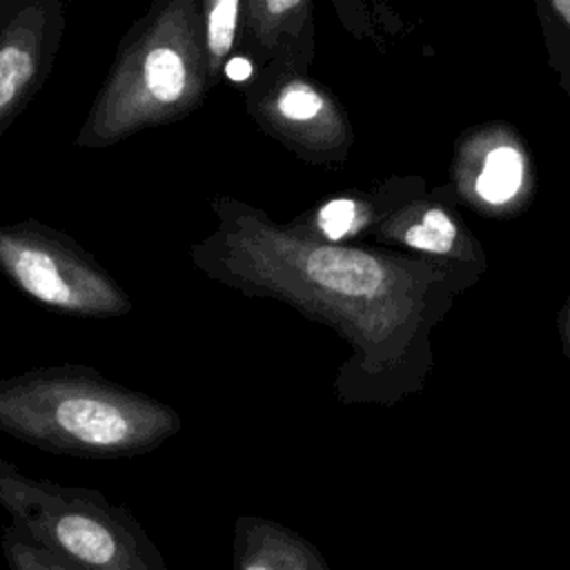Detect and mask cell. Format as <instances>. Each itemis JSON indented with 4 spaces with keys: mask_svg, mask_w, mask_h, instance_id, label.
I'll use <instances>...</instances> for the list:
<instances>
[{
    "mask_svg": "<svg viewBox=\"0 0 570 570\" xmlns=\"http://www.w3.org/2000/svg\"><path fill=\"white\" fill-rule=\"evenodd\" d=\"M0 508L33 541L82 570H169L140 521L102 492L0 459Z\"/></svg>",
    "mask_w": 570,
    "mask_h": 570,
    "instance_id": "277c9868",
    "label": "cell"
},
{
    "mask_svg": "<svg viewBox=\"0 0 570 570\" xmlns=\"http://www.w3.org/2000/svg\"><path fill=\"white\" fill-rule=\"evenodd\" d=\"M539 16L546 31L550 62L570 94V0L539 2Z\"/></svg>",
    "mask_w": 570,
    "mask_h": 570,
    "instance_id": "9a60e30c",
    "label": "cell"
},
{
    "mask_svg": "<svg viewBox=\"0 0 570 570\" xmlns=\"http://www.w3.org/2000/svg\"><path fill=\"white\" fill-rule=\"evenodd\" d=\"M20 0H0V29L2 24L9 20V16L13 13V9L18 7Z\"/></svg>",
    "mask_w": 570,
    "mask_h": 570,
    "instance_id": "e0dca14e",
    "label": "cell"
},
{
    "mask_svg": "<svg viewBox=\"0 0 570 570\" xmlns=\"http://www.w3.org/2000/svg\"><path fill=\"white\" fill-rule=\"evenodd\" d=\"M232 570H330L318 548L296 530L256 514L234 523Z\"/></svg>",
    "mask_w": 570,
    "mask_h": 570,
    "instance_id": "30bf717a",
    "label": "cell"
},
{
    "mask_svg": "<svg viewBox=\"0 0 570 570\" xmlns=\"http://www.w3.org/2000/svg\"><path fill=\"white\" fill-rule=\"evenodd\" d=\"M0 274L62 316L102 321L134 309L125 287L80 243L38 218L0 225Z\"/></svg>",
    "mask_w": 570,
    "mask_h": 570,
    "instance_id": "5b68a950",
    "label": "cell"
},
{
    "mask_svg": "<svg viewBox=\"0 0 570 570\" xmlns=\"http://www.w3.org/2000/svg\"><path fill=\"white\" fill-rule=\"evenodd\" d=\"M525 183V158L512 142H497L485 149L472 178L474 196L488 207H501L521 191Z\"/></svg>",
    "mask_w": 570,
    "mask_h": 570,
    "instance_id": "4fadbf2b",
    "label": "cell"
},
{
    "mask_svg": "<svg viewBox=\"0 0 570 570\" xmlns=\"http://www.w3.org/2000/svg\"><path fill=\"white\" fill-rule=\"evenodd\" d=\"M180 414L87 365L31 367L0 379V432L53 454L125 459L176 436Z\"/></svg>",
    "mask_w": 570,
    "mask_h": 570,
    "instance_id": "7a4b0ae2",
    "label": "cell"
},
{
    "mask_svg": "<svg viewBox=\"0 0 570 570\" xmlns=\"http://www.w3.org/2000/svg\"><path fill=\"white\" fill-rule=\"evenodd\" d=\"M247 116L292 156L307 165H345L354 131L336 96L303 71L263 67L240 87Z\"/></svg>",
    "mask_w": 570,
    "mask_h": 570,
    "instance_id": "8992f818",
    "label": "cell"
},
{
    "mask_svg": "<svg viewBox=\"0 0 570 570\" xmlns=\"http://www.w3.org/2000/svg\"><path fill=\"white\" fill-rule=\"evenodd\" d=\"M0 550L9 570H82L60 559L38 541H33L27 532H22L13 523L4 525L2 530Z\"/></svg>",
    "mask_w": 570,
    "mask_h": 570,
    "instance_id": "5bb4252c",
    "label": "cell"
},
{
    "mask_svg": "<svg viewBox=\"0 0 570 570\" xmlns=\"http://www.w3.org/2000/svg\"><path fill=\"white\" fill-rule=\"evenodd\" d=\"M463 232L454 216L441 205H423L410 196L396 205L376 227L374 236L381 243H396L430 256H456L463 261Z\"/></svg>",
    "mask_w": 570,
    "mask_h": 570,
    "instance_id": "8fae6325",
    "label": "cell"
},
{
    "mask_svg": "<svg viewBox=\"0 0 570 570\" xmlns=\"http://www.w3.org/2000/svg\"><path fill=\"white\" fill-rule=\"evenodd\" d=\"M200 36L214 89L227 65L243 51L245 0H200Z\"/></svg>",
    "mask_w": 570,
    "mask_h": 570,
    "instance_id": "7c38bea8",
    "label": "cell"
},
{
    "mask_svg": "<svg viewBox=\"0 0 570 570\" xmlns=\"http://www.w3.org/2000/svg\"><path fill=\"white\" fill-rule=\"evenodd\" d=\"M243 56L263 67L309 73L314 4L309 0H245Z\"/></svg>",
    "mask_w": 570,
    "mask_h": 570,
    "instance_id": "ba28073f",
    "label": "cell"
},
{
    "mask_svg": "<svg viewBox=\"0 0 570 570\" xmlns=\"http://www.w3.org/2000/svg\"><path fill=\"white\" fill-rule=\"evenodd\" d=\"M60 0H20L0 29V136L47 82L65 38Z\"/></svg>",
    "mask_w": 570,
    "mask_h": 570,
    "instance_id": "52a82bcc",
    "label": "cell"
},
{
    "mask_svg": "<svg viewBox=\"0 0 570 570\" xmlns=\"http://www.w3.org/2000/svg\"><path fill=\"white\" fill-rule=\"evenodd\" d=\"M407 191L403 183L390 180L376 191H343L301 212L287 227L309 240L325 245H345V240L367 234L403 200Z\"/></svg>",
    "mask_w": 570,
    "mask_h": 570,
    "instance_id": "9c48e42d",
    "label": "cell"
},
{
    "mask_svg": "<svg viewBox=\"0 0 570 570\" xmlns=\"http://www.w3.org/2000/svg\"><path fill=\"white\" fill-rule=\"evenodd\" d=\"M212 91L200 0H160L122 36L76 145L105 149L171 125L194 114Z\"/></svg>",
    "mask_w": 570,
    "mask_h": 570,
    "instance_id": "3957f363",
    "label": "cell"
},
{
    "mask_svg": "<svg viewBox=\"0 0 570 570\" xmlns=\"http://www.w3.org/2000/svg\"><path fill=\"white\" fill-rule=\"evenodd\" d=\"M209 209L216 227L189 247L194 269L247 298L283 303L332 327L352 350L336 374V396L343 403L385 401L414 334L419 263L309 240L229 194H214Z\"/></svg>",
    "mask_w": 570,
    "mask_h": 570,
    "instance_id": "6da1fadb",
    "label": "cell"
},
{
    "mask_svg": "<svg viewBox=\"0 0 570 570\" xmlns=\"http://www.w3.org/2000/svg\"><path fill=\"white\" fill-rule=\"evenodd\" d=\"M561 334H563V343H566V350H568V358H570V298H568V305L566 309L561 312Z\"/></svg>",
    "mask_w": 570,
    "mask_h": 570,
    "instance_id": "2e32d148",
    "label": "cell"
}]
</instances>
